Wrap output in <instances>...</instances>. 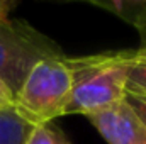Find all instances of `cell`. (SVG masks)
Listing matches in <instances>:
<instances>
[{
  "mask_svg": "<svg viewBox=\"0 0 146 144\" xmlns=\"http://www.w3.org/2000/svg\"><path fill=\"white\" fill-rule=\"evenodd\" d=\"M68 63L73 73V88L65 115L82 114L88 117L126 98V66L121 51L68 58Z\"/></svg>",
  "mask_w": 146,
  "mask_h": 144,
  "instance_id": "obj_1",
  "label": "cell"
},
{
  "mask_svg": "<svg viewBox=\"0 0 146 144\" xmlns=\"http://www.w3.org/2000/svg\"><path fill=\"white\" fill-rule=\"evenodd\" d=\"M73 88V73L65 54L46 58L29 71L14 95V110L34 127L65 115Z\"/></svg>",
  "mask_w": 146,
  "mask_h": 144,
  "instance_id": "obj_2",
  "label": "cell"
},
{
  "mask_svg": "<svg viewBox=\"0 0 146 144\" xmlns=\"http://www.w3.org/2000/svg\"><path fill=\"white\" fill-rule=\"evenodd\" d=\"M61 54L53 39L26 20L5 19L0 22V78L14 95L39 61Z\"/></svg>",
  "mask_w": 146,
  "mask_h": 144,
  "instance_id": "obj_3",
  "label": "cell"
},
{
  "mask_svg": "<svg viewBox=\"0 0 146 144\" xmlns=\"http://www.w3.org/2000/svg\"><path fill=\"white\" fill-rule=\"evenodd\" d=\"M87 119L107 144H146V126L127 105L126 98Z\"/></svg>",
  "mask_w": 146,
  "mask_h": 144,
  "instance_id": "obj_4",
  "label": "cell"
},
{
  "mask_svg": "<svg viewBox=\"0 0 146 144\" xmlns=\"http://www.w3.org/2000/svg\"><path fill=\"white\" fill-rule=\"evenodd\" d=\"M121 53L126 66V92L146 98V54L139 49H126Z\"/></svg>",
  "mask_w": 146,
  "mask_h": 144,
  "instance_id": "obj_5",
  "label": "cell"
},
{
  "mask_svg": "<svg viewBox=\"0 0 146 144\" xmlns=\"http://www.w3.org/2000/svg\"><path fill=\"white\" fill-rule=\"evenodd\" d=\"M34 126L24 120L14 108L0 110V144H26Z\"/></svg>",
  "mask_w": 146,
  "mask_h": 144,
  "instance_id": "obj_6",
  "label": "cell"
},
{
  "mask_svg": "<svg viewBox=\"0 0 146 144\" xmlns=\"http://www.w3.org/2000/svg\"><path fill=\"white\" fill-rule=\"evenodd\" d=\"M100 9H106L122 19L124 22L134 26L136 20L146 12V0H109V2H92Z\"/></svg>",
  "mask_w": 146,
  "mask_h": 144,
  "instance_id": "obj_7",
  "label": "cell"
},
{
  "mask_svg": "<svg viewBox=\"0 0 146 144\" xmlns=\"http://www.w3.org/2000/svg\"><path fill=\"white\" fill-rule=\"evenodd\" d=\"M26 144H70V141L56 126L46 124L34 127Z\"/></svg>",
  "mask_w": 146,
  "mask_h": 144,
  "instance_id": "obj_8",
  "label": "cell"
},
{
  "mask_svg": "<svg viewBox=\"0 0 146 144\" xmlns=\"http://www.w3.org/2000/svg\"><path fill=\"white\" fill-rule=\"evenodd\" d=\"M127 105L133 108V112L139 117V120L146 126V98L145 97H136V95H126Z\"/></svg>",
  "mask_w": 146,
  "mask_h": 144,
  "instance_id": "obj_9",
  "label": "cell"
},
{
  "mask_svg": "<svg viewBox=\"0 0 146 144\" xmlns=\"http://www.w3.org/2000/svg\"><path fill=\"white\" fill-rule=\"evenodd\" d=\"M9 108H14V93L0 78V110H9Z\"/></svg>",
  "mask_w": 146,
  "mask_h": 144,
  "instance_id": "obj_10",
  "label": "cell"
},
{
  "mask_svg": "<svg viewBox=\"0 0 146 144\" xmlns=\"http://www.w3.org/2000/svg\"><path fill=\"white\" fill-rule=\"evenodd\" d=\"M133 27L138 31V34H139V41H141L138 49H139L141 53H145V54H146V12L139 17V19H138V20H136V24H134Z\"/></svg>",
  "mask_w": 146,
  "mask_h": 144,
  "instance_id": "obj_11",
  "label": "cell"
},
{
  "mask_svg": "<svg viewBox=\"0 0 146 144\" xmlns=\"http://www.w3.org/2000/svg\"><path fill=\"white\" fill-rule=\"evenodd\" d=\"M15 5L17 3L12 2V0H0V22L9 19V14L15 9Z\"/></svg>",
  "mask_w": 146,
  "mask_h": 144,
  "instance_id": "obj_12",
  "label": "cell"
}]
</instances>
